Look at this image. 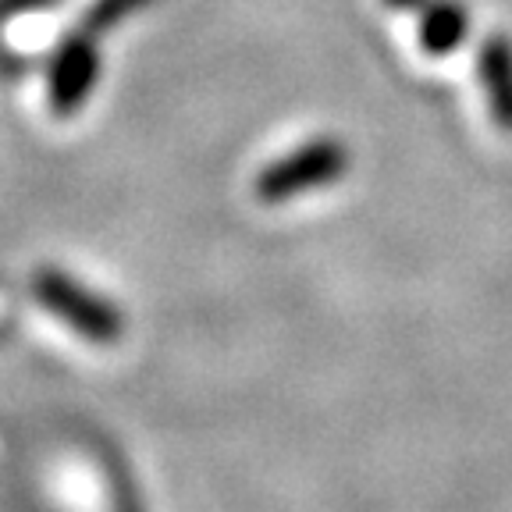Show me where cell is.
<instances>
[{
    "instance_id": "obj_1",
    "label": "cell",
    "mask_w": 512,
    "mask_h": 512,
    "mask_svg": "<svg viewBox=\"0 0 512 512\" xmlns=\"http://www.w3.org/2000/svg\"><path fill=\"white\" fill-rule=\"evenodd\" d=\"M32 296L50 317H57L89 345H118L125 338V310L61 267H36Z\"/></svg>"
},
{
    "instance_id": "obj_2",
    "label": "cell",
    "mask_w": 512,
    "mask_h": 512,
    "mask_svg": "<svg viewBox=\"0 0 512 512\" xmlns=\"http://www.w3.org/2000/svg\"><path fill=\"white\" fill-rule=\"evenodd\" d=\"M352 157L349 146L335 136H317L306 139L303 146H296L285 157L271 160L253 182L256 200L267 203V207H281V203H292L303 192L328 189V185L342 182L345 171H349Z\"/></svg>"
},
{
    "instance_id": "obj_3",
    "label": "cell",
    "mask_w": 512,
    "mask_h": 512,
    "mask_svg": "<svg viewBox=\"0 0 512 512\" xmlns=\"http://www.w3.org/2000/svg\"><path fill=\"white\" fill-rule=\"evenodd\" d=\"M100 82V47L93 29L64 36L47 68V104L54 118H75L93 100Z\"/></svg>"
},
{
    "instance_id": "obj_4",
    "label": "cell",
    "mask_w": 512,
    "mask_h": 512,
    "mask_svg": "<svg viewBox=\"0 0 512 512\" xmlns=\"http://www.w3.org/2000/svg\"><path fill=\"white\" fill-rule=\"evenodd\" d=\"M477 75L488 96L491 118L502 132H512V40L488 36L477 50Z\"/></svg>"
},
{
    "instance_id": "obj_5",
    "label": "cell",
    "mask_w": 512,
    "mask_h": 512,
    "mask_svg": "<svg viewBox=\"0 0 512 512\" xmlns=\"http://www.w3.org/2000/svg\"><path fill=\"white\" fill-rule=\"evenodd\" d=\"M416 18H420L416 40L427 57H448L470 36V15L459 0H427L424 8L416 11Z\"/></svg>"
},
{
    "instance_id": "obj_6",
    "label": "cell",
    "mask_w": 512,
    "mask_h": 512,
    "mask_svg": "<svg viewBox=\"0 0 512 512\" xmlns=\"http://www.w3.org/2000/svg\"><path fill=\"white\" fill-rule=\"evenodd\" d=\"M143 4H146V0H96L93 11L86 15V29H93V32L107 29V25L128 18L136 8H143Z\"/></svg>"
},
{
    "instance_id": "obj_7",
    "label": "cell",
    "mask_w": 512,
    "mask_h": 512,
    "mask_svg": "<svg viewBox=\"0 0 512 512\" xmlns=\"http://www.w3.org/2000/svg\"><path fill=\"white\" fill-rule=\"evenodd\" d=\"M384 4H388L392 11H409V15H416V11L424 8L427 0H384Z\"/></svg>"
}]
</instances>
